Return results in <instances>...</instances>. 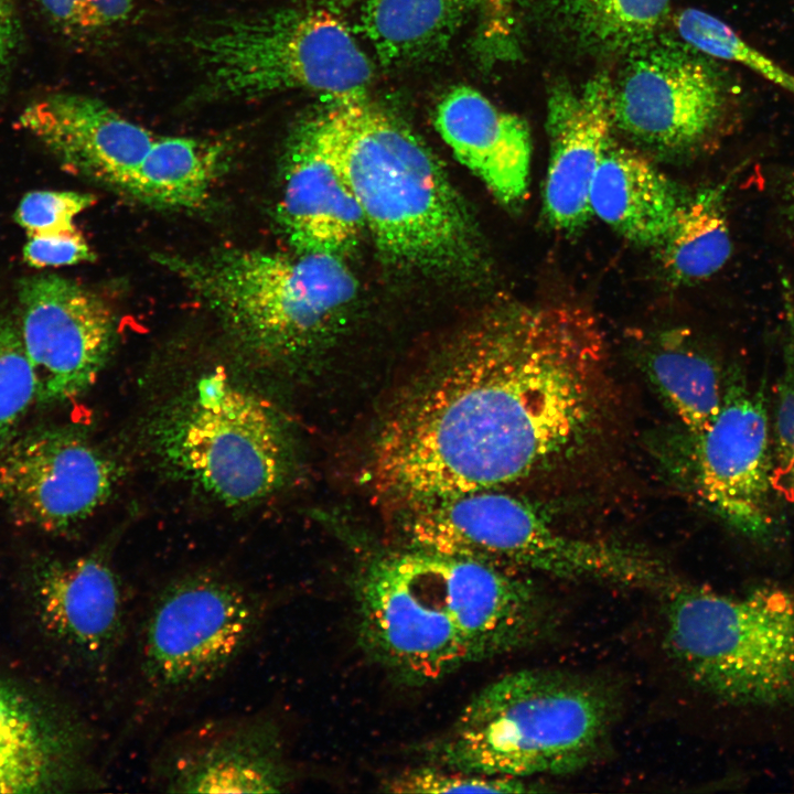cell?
I'll return each instance as SVG.
<instances>
[{"label": "cell", "mask_w": 794, "mask_h": 794, "mask_svg": "<svg viewBox=\"0 0 794 794\" xmlns=\"http://www.w3.org/2000/svg\"><path fill=\"white\" fill-rule=\"evenodd\" d=\"M546 124L550 152L543 212L550 227L573 233L591 217V182L611 141V79L598 75L580 88L555 87Z\"/></svg>", "instance_id": "obj_18"}, {"label": "cell", "mask_w": 794, "mask_h": 794, "mask_svg": "<svg viewBox=\"0 0 794 794\" xmlns=\"http://www.w3.org/2000/svg\"><path fill=\"white\" fill-rule=\"evenodd\" d=\"M182 42L201 73L194 103L294 89L342 101L365 97L374 75L347 25L324 7L223 17L195 28Z\"/></svg>", "instance_id": "obj_5"}, {"label": "cell", "mask_w": 794, "mask_h": 794, "mask_svg": "<svg viewBox=\"0 0 794 794\" xmlns=\"http://www.w3.org/2000/svg\"><path fill=\"white\" fill-rule=\"evenodd\" d=\"M785 309L784 363L776 391L774 420V483L779 489L786 474L794 442V297L783 282Z\"/></svg>", "instance_id": "obj_31"}, {"label": "cell", "mask_w": 794, "mask_h": 794, "mask_svg": "<svg viewBox=\"0 0 794 794\" xmlns=\"http://www.w3.org/2000/svg\"><path fill=\"white\" fill-rule=\"evenodd\" d=\"M607 353L599 321L579 304L495 309L391 406L373 486L406 507L494 490L567 457L599 418Z\"/></svg>", "instance_id": "obj_1"}, {"label": "cell", "mask_w": 794, "mask_h": 794, "mask_svg": "<svg viewBox=\"0 0 794 794\" xmlns=\"http://www.w3.org/2000/svg\"><path fill=\"white\" fill-rule=\"evenodd\" d=\"M434 126L458 161L503 204H521L528 191L532 140L527 124L464 85L438 104Z\"/></svg>", "instance_id": "obj_21"}, {"label": "cell", "mask_w": 794, "mask_h": 794, "mask_svg": "<svg viewBox=\"0 0 794 794\" xmlns=\"http://www.w3.org/2000/svg\"><path fill=\"white\" fill-rule=\"evenodd\" d=\"M675 26L691 47L713 58L743 64L794 96V76L749 45L718 18L689 8L676 15Z\"/></svg>", "instance_id": "obj_28"}, {"label": "cell", "mask_w": 794, "mask_h": 794, "mask_svg": "<svg viewBox=\"0 0 794 794\" xmlns=\"http://www.w3.org/2000/svg\"><path fill=\"white\" fill-rule=\"evenodd\" d=\"M18 124L69 172L122 192L157 138L105 101L77 93L35 99Z\"/></svg>", "instance_id": "obj_16"}, {"label": "cell", "mask_w": 794, "mask_h": 794, "mask_svg": "<svg viewBox=\"0 0 794 794\" xmlns=\"http://www.w3.org/2000/svg\"><path fill=\"white\" fill-rule=\"evenodd\" d=\"M393 793H528L540 791L516 777L469 773L429 764L406 770L385 784Z\"/></svg>", "instance_id": "obj_30"}, {"label": "cell", "mask_w": 794, "mask_h": 794, "mask_svg": "<svg viewBox=\"0 0 794 794\" xmlns=\"http://www.w3.org/2000/svg\"><path fill=\"white\" fill-rule=\"evenodd\" d=\"M640 361L646 377L691 439L699 437L723 401V375L715 355L688 330L674 328L651 335Z\"/></svg>", "instance_id": "obj_23"}, {"label": "cell", "mask_w": 794, "mask_h": 794, "mask_svg": "<svg viewBox=\"0 0 794 794\" xmlns=\"http://www.w3.org/2000/svg\"><path fill=\"white\" fill-rule=\"evenodd\" d=\"M221 319L239 346L264 362H294L334 331L357 293L339 255L224 249L160 256Z\"/></svg>", "instance_id": "obj_4"}, {"label": "cell", "mask_w": 794, "mask_h": 794, "mask_svg": "<svg viewBox=\"0 0 794 794\" xmlns=\"http://www.w3.org/2000/svg\"><path fill=\"white\" fill-rule=\"evenodd\" d=\"M36 397L35 374L17 321L0 309V448L15 437Z\"/></svg>", "instance_id": "obj_29"}, {"label": "cell", "mask_w": 794, "mask_h": 794, "mask_svg": "<svg viewBox=\"0 0 794 794\" xmlns=\"http://www.w3.org/2000/svg\"><path fill=\"white\" fill-rule=\"evenodd\" d=\"M331 149L379 251L437 276L475 275L484 262L476 224L430 149L367 97L320 115Z\"/></svg>", "instance_id": "obj_2"}, {"label": "cell", "mask_w": 794, "mask_h": 794, "mask_svg": "<svg viewBox=\"0 0 794 794\" xmlns=\"http://www.w3.org/2000/svg\"><path fill=\"white\" fill-rule=\"evenodd\" d=\"M168 792L276 793L293 781L276 722L248 717L201 730L162 768Z\"/></svg>", "instance_id": "obj_19"}, {"label": "cell", "mask_w": 794, "mask_h": 794, "mask_svg": "<svg viewBox=\"0 0 794 794\" xmlns=\"http://www.w3.org/2000/svg\"><path fill=\"white\" fill-rule=\"evenodd\" d=\"M15 319L32 364L36 401L57 405L97 379L115 341V315L97 293L56 275L19 282Z\"/></svg>", "instance_id": "obj_12"}, {"label": "cell", "mask_w": 794, "mask_h": 794, "mask_svg": "<svg viewBox=\"0 0 794 794\" xmlns=\"http://www.w3.org/2000/svg\"><path fill=\"white\" fill-rule=\"evenodd\" d=\"M744 169L734 168L721 181L706 185L683 198L659 248L663 268L670 281L697 283L712 277L732 253L727 196Z\"/></svg>", "instance_id": "obj_24"}, {"label": "cell", "mask_w": 794, "mask_h": 794, "mask_svg": "<svg viewBox=\"0 0 794 794\" xmlns=\"http://www.w3.org/2000/svg\"><path fill=\"white\" fill-rule=\"evenodd\" d=\"M22 31L14 0H0V95L6 90L20 51Z\"/></svg>", "instance_id": "obj_34"}, {"label": "cell", "mask_w": 794, "mask_h": 794, "mask_svg": "<svg viewBox=\"0 0 794 794\" xmlns=\"http://www.w3.org/2000/svg\"><path fill=\"white\" fill-rule=\"evenodd\" d=\"M154 436L161 458L176 474L229 505L271 494L291 466L279 416L219 373L202 377L179 397L160 416Z\"/></svg>", "instance_id": "obj_7"}, {"label": "cell", "mask_w": 794, "mask_h": 794, "mask_svg": "<svg viewBox=\"0 0 794 794\" xmlns=\"http://www.w3.org/2000/svg\"><path fill=\"white\" fill-rule=\"evenodd\" d=\"M420 552L474 663L524 648L546 635L550 609L530 580L493 564Z\"/></svg>", "instance_id": "obj_14"}, {"label": "cell", "mask_w": 794, "mask_h": 794, "mask_svg": "<svg viewBox=\"0 0 794 794\" xmlns=\"http://www.w3.org/2000/svg\"><path fill=\"white\" fill-rule=\"evenodd\" d=\"M468 0H367L357 30L384 66L440 53L454 35Z\"/></svg>", "instance_id": "obj_25"}, {"label": "cell", "mask_w": 794, "mask_h": 794, "mask_svg": "<svg viewBox=\"0 0 794 794\" xmlns=\"http://www.w3.org/2000/svg\"><path fill=\"white\" fill-rule=\"evenodd\" d=\"M616 715V694L598 679L517 670L466 704L429 761L492 776L566 775L600 757Z\"/></svg>", "instance_id": "obj_3"}, {"label": "cell", "mask_w": 794, "mask_h": 794, "mask_svg": "<svg viewBox=\"0 0 794 794\" xmlns=\"http://www.w3.org/2000/svg\"><path fill=\"white\" fill-rule=\"evenodd\" d=\"M491 9L496 12L503 11L512 0H483Z\"/></svg>", "instance_id": "obj_40"}, {"label": "cell", "mask_w": 794, "mask_h": 794, "mask_svg": "<svg viewBox=\"0 0 794 794\" xmlns=\"http://www.w3.org/2000/svg\"><path fill=\"white\" fill-rule=\"evenodd\" d=\"M132 10V0H83L78 29L93 30L124 21Z\"/></svg>", "instance_id": "obj_35"}, {"label": "cell", "mask_w": 794, "mask_h": 794, "mask_svg": "<svg viewBox=\"0 0 794 794\" xmlns=\"http://www.w3.org/2000/svg\"><path fill=\"white\" fill-rule=\"evenodd\" d=\"M777 193L779 214L786 234L794 243V169L784 174Z\"/></svg>", "instance_id": "obj_37"}, {"label": "cell", "mask_w": 794, "mask_h": 794, "mask_svg": "<svg viewBox=\"0 0 794 794\" xmlns=\"http://www.w3.org/2000/svg\"><path fill=\"white\" fill-rule=\"evenodd\" d=\"M355 599L362 646L397 679L425 685L474 663L418 551L372 562Z\"/></svg>", "instance_id": "obj_10"}, {"label": "cell", "mask_w": 794, "mask_h": 794, "mask_svg": "<svg viewBox=\"0 0 794 794\" xmlns=\"http://www.w3.org/2000/svg\"><path fill=\"white\" fill-rule=\"evenodd\" d=\"M95 197L74 191H33L26 193L15 211V222L28 237L76 229L74 218L92 206Z\"/></svg>", "instance_id": "obj_32"}, {"label": "cell", "mask_w": 794, "mask_h": 794, "mask_svg": "<svg viewBox=\"0 0 794 794\" xmlns=\"http://www.w3.org/2000/svg\"><path fill=\"white\" fill-rule=\"evenodd\" d=\"M277 218L290 245L303 253L341 256L366 229L320 116L301 122L289 139Z\"/></svg>", "instance_id": "obj_15"}, {"label": "cell", "mask_w": 794, "mask_h": 794, "mask_svg": "<svg viewBox=\"0 0 794 794\" xmlns=\"http://www.w3.org/2000/svg\"><path fill=\"white\" fill-rule=\"evenodd\" d=\"M627 53L611 82V116L632 139L687 153L715 144L741 120L742 89L711 56L654 37Z\"/></svg>", "instance_id": "obj_8"}, {"label": "cell", "mask_w": 794, "mask_h": 794, "mask_svg": "<svg viewBox=\"0 0 794 794\" xmlns=\"http://www.w3.org/2000/svg\"><path fill=\"white\" fill-rule=\"evenodd\" d=\"M677 186L641 153L608 144L593 175L591 213L625 239L657 247L683 201Z\"/></svg>", "instance_id": "obj_22"}, {"label": "cell", "mask_w": 794, "mask_h": 794, "mask_svg": "<svg viewBox=\"0 0 794 794\" xmlns=\"http://www.w3.org/2000/svg\"><path fill=\"white\" fill-rule=\"evenodd\" d=\"M23 257L30 266L45 268L90 261L95 255L76 228L60 234L29 236Z\"/></svg>", "instance_id": "obj_33"}, {"label": "cell", "mask_w": 794, "mask_h": 794, "mask_svg": "<svg viewBox=\"0 0 794 794\" xmlns=\"http://www.w3.org/2000/svg\"><path fill=\"white\" fill-rule=\"evenodd\" d=\"M262 619L256 593L212 572L165 586L147 616L141 669L163 693L184 691L221 675L247 647Z\"/></svg>", "instance_id": "obj_9"}, {"label": "cell", "mask_w": 794, "mask_h": 794, "mask_svg": "<svg viewBox=\"0 0 794 794\" xmlns=\"http://www.w3.org/2000/svg\"><path fill=\"white\" fill-rule=\"evenodd\" d=\"M30 593L45 635L90 665L110 659L124 632L125 601L104 555L45 562L33 575Z\"/></svg>", "instance_id": "obj_17"}, {"label": "cell", "mask_w": 794, "mask_h": 794, "mask_svg": "<svg viewBox=\"0 0 794 794\" xmlns=\"http://www.w3.org/2000/svg\"><path fill=\"white\" fill-rule=\"evenodd\" d=\"M666 644L706 693L740 706L794 704V592L760 586L730 596L675 583Z\"/></svg>", "instance_id": "obj_6"}, {"label": "cell", "mask_w": 794, "mask_h": 794, "mask_svg": "<svg viewBox=\"0 0 794 794\" xmlns=\"http://www.w3.org/2000/svg\"><path fill=\"white\" fill-rule=\"evenodd\" d=\"M763 386L730 371L721 408L694 441V476L706 505L757 543L775 537L774 448Z\"/></svg>", "instance_id": "obj_11"}, {"label": "cell", "mask_w": 794, "mask_h": 794, "mask_svg": "<svg viewBox=\"0 0 794 794\" xmlns=\"http://www.w3.org/2000/svg\"><path fill=\"white\" fill-rule=\"evenodd\" d=\"M114 464L84 434L50 427L0 448V501L21 524L63 533L110 494Z\"/></svg>", "instance_id": "obj_13"}, {"label": "cell", "mask_w": 794, "mask_h": 794, "mask_svg": "<svg viewBox=\"0 0 794 794\" xmlns=\"http://www.w3.org/2000/svg\"><path fill=\"white\" fill-rule=\"evenodd\" d=\"M779 492L786 494L788 498L794 500V442L791 450L790 463Z\"/></svg>", "instance_id": "obj_38"}, {"label": "cell", "mask_w": 794, "mask_h": 794, "mask_svg": "<svg viewBox=\"0 0 794 794\" xmlns=\"http://www.w3.org/2000/svg\"><path fill=\"white\" fill-rule=\"evenodd\" d=\"M35 2L61 29H78V14L83 0H35Z\"/></svg>", "instance_id": "obj_36"}, {"label": "cell", "mask_w": 794, "mask_h": 794, "mask_svg": "<svg viewBox=\"0 0 794 794\" xmlns=\"http://www.w3.org/2000/svg\"><path fill=\"white\" fill-rule=\"evenodd\" d=\"M545 1L583 46L600 53H627L654 37L670 0Z\"/></svg>", "instance_id": "obj_27"}, {"label": "cell", "mask_w": 794, "mask_h": 794, "mask_svg": "<svg viewBox=\"0 0 794 794\" xmlns=\"http://www.w3.org/2000/svg\"><path fill=\"white\" fill-rule=\"evenodd\" d=\"M219 141L157 136L124 193L158 208H195L225 167Z\"/></svg>", "instance_id": "obj_26"}, {"label": "cell", "mask_w": 794, "mask_h": 794, "mask_svg": "<svg viewBox=\"0 0 794 794\" xmlns=\"http://www.w3.org/2000/svg\"><path fill=\"white\" fill-rule=\"evenodd\" d=\"M86 745L83 728L72 718L0 680V793L98 785L87 763Z\"/></svg>", "instance_id": "obj_20"}, {"label": "cell", "mask_w": 794, "mask_h": 794, "mask_svg": "<svg viewBox=\"0 0 794 794\" xmlns=\"http://www.w3.org/2000/svg\"><path fill=\"white\" fill-rule=\"evenodd\" d=\"M319 4L328 9L348 7L358 0H315Z\"/></svg>", "instance_id": "obj_39"}]
</instances>
